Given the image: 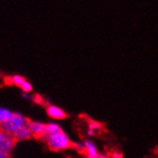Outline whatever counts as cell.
<instances>
[{
    "instance_id": "obj_5",
    "label": "cell",
    "mask_w": 158,
    "mask_h": 158,
    "mask_svg": "<svg viewBox=\"0 0 158 158\" xmlns=\"http://www.w3.org/2000/svg\"><path fill=\"white\" fill-rule=\"evenodd\" d=\"M46 111H47V114L49 117H51L52 119H56V120H61L66 117V113L64 111L57 106H53V105H48L47 108H46Z\"/></svg>"
},
{
    "instance_id": "obj_11",
    "label": "cell",
    "mask_w": 158,
    "mask_h": 158,
    "mask_svg": "<svg viewBox=\"0 0 158 158\" xmlns=\"http://www.w3.org/2000/svg\"><path fill=\"white\" fill-rule=\"evenodd\" d=\"M20 88L22 89L23 92L25 93H30L32 90H33V85H32V83L30 81H24L22 82V85H20Z\"/></svg>"
},
{
    "instance_id": "obj_14",
    "label": "cell",
    "mask_w": 158,
    "mask_h": 158,
    "mask_svg": "<svg viewBox=\"0 0 158 158\" xmlns=\"http://www.w3.org/2000/svg\"><path fill=\"white\" fill-rule=\"evenodd\" d=\"M111 158H123V155L122 153H120L118 152H115L112 153V156H111Z\"/></svg>"
},
{
    "instance_id": "obj_7",
    "label": "cell",
    "mask_w": 158,
    "mask_h": 158,
    "mask_svg": "<svg viewBox=\"0 0 158 158\" xmlns=\"http://www.w3.org/2000/svg\"><path fill=\"white\" fill-rule=\"evenodd\" d=\"M83 152H85L87 157H92L98 154V150L94 143H92L91 141H85L83 142Z\"/></svg>"
},
{
    "instance_id": "obj_12",
    "label": "cell",
    "mask_w": 158,
    "mask_h": 158,
    "mask_svg": "<svg viewBox=\"0 0 158 158\" xmlns=\"http://www.w3.org/2000/svg\"><path fill=\"white\" fill-rule=\"evenodd\" d=\"M89 128L92 129L93 131H101L102 129V125L98 122H95V121H92V122L89 123Z\"/></svg>"
},
{
    "instance_id": "obj_13",
    "label": "cell",
    "mask_w": 158,
    "mask_h": 158,
    "mask_svg": "<svg viewBox=\"0 0 158 158\" xmlns=\"http://www.w3.org/2000/svg\"><path fill=\"white\" fill-rule=\"evenodd\" d=\"M33 100L35 102V103H38V104H42V102H43L42 98L40 96H39V95H35V97H33Z\"/></svg>"
},
{
    "instance_id": "obj_4",
    "label": "cell",
    "mask_w": 158,
    "mask_h": 158,
    "mask_svg": "<svg viewBox=\"0 0 158 158\" xmlns=\"http://www.w3.org/2000/svg\"><path fill=\"white\" fill-rule=\"evenodd\" d=\"M26 126L30 129L33 136L36 138H44V124L40 122H34V121H28Z\"/></svg>"
},
{
    "instance_id": "obj_8",
    "label": "cell",
    "mask_w": 158,
    "mask_h": 158,
    "mask_svg": "<svg viewBox=\"0 0 158 158\" xmlns=\"http://www.w3.org/2000/svg\"><path fill=\"white\" fill-rule=\"evenodd\" d=\"M60 131V127L58 124L56 123H49L47 125H44V134L46 135H50L55 132H58Z\"/></svg>"
},
{
    "instance_id": "obj_10",
    "label": "cell",
    "mask_w": 158,
    "mask_h": 158,
    "mask_svg": "<svg viewBox=\"0 0 158 158\" xmlns=\"http://www.w3.org/2000/svg\"><path fill=\"white\" fill-rule=\"evenodd\" d=\"M24 81H25L24 77H22V76H20V75H15V76H13L12 79H11V81H12L13 85H16V86H19V87H20V85H22V82H23Z\"/></svg>"
},
{
    "instance_id": "obj_3",
    "label": "cell",
    "mask_w": 158,
    "mask_h": 158,
    "mask_svg": "<svg viewBox=\"0 0 158 158\" xmlns=\"http://www.w3.org/2000/svg\"><path fill=\"white\" fill-rule=\"evenodd\" d=\"M15 138L0 129V152L9 154L15 147Z\"/></svg>"
},
{
    "instance_id": "obj_2",
    "label": "cell",
    "mask_w": 158,
    "mask_h": 158,
    "mask_svg": "<svg viewBox=\"0 0 158 158\" xmlns=\"http://www.w3.org/2000/svg\"><path fill=\"white\" fill-rule=\"evenodd\" d=\"M27 122L28 120L23 115L19 113H12V115L9 117L7 121H5L2 125H0V129L13 136V134L17 129L26 126Z\"/></svg>"
},
{
    "instance_id": "obj_16",
    "label": "cell",
    "mask_w": 158,
    "mask_h": 158,
    "mask_svg": "<svg viewBox=\"0 0 158 158\" xmlns=\"http://www.w3.org/2000/svg\"><path fill=\"white\" fill-rule=\"evenodd\" d=\"M0 158H9V156H8V154L0 152Z\"/></svg>"
},
{
    "instance_id": "obj_6",
    "label": "cell",
    "mask_w": 158,
    "mask_h": 158,
    "mask_svg": "<svg viewBox=\"0 0 158 158\" xmlns=\"http://www.w3.org/2000/svg\"><path fill=\"white\" fill-rule=\"evenodd\" d=\"M13 137L15 138V140H27V139H30L31 137H33V134L30 131V129L28 128V127L24 126L19 129H17L13 134Z\"/></svg>"
},
{
    "instance_id": "obj_9",
    "label": "cell",
    "mask_w": 158,
    "mask_h": 158,
    "mask_svg": "<svg viewBox=\"0 0 158 158\" xmlns=\"http://www.w3.org/2000/svg\"><path fill=\"white\" fill-rule=\"evenodd\" d=\"M13 112H11L10 110L7 109V108H4V107H0V125H2L5 121H7L12 115Z\"/></svg>"
},
{
    "instance_id": "obj_15",
    "label": "cell",
    "mask_w": 158,
    "mask_h": 158,
    "mask_svg": "<svg viewBox=\"0 0 158 158\" xmlns=\"http://www.w3.org/2000/svg\"><path fill=\"white\" fill-rule=\"evenodd\" d=\"M87 158H111V157H109V156H107V155H105V154H97V155H95V156H92V157H87Z\"/></svg>"
},
{
    "instance_id": "obj_1",
    "label": "cell",
    "mask_w": 158,
    "mask_h": 158,
    "mask_svg": "<svg viewBox=\"0 0 158 158\" xmlns=\"http://www.w3.org/2000/svg\"><path fill=\"white\" fill-rule=\"evenodd\" d=\"M44 139L48 148L54 152L63 151L72 147V142L69 139V137L61 129L58 132H55L50 135H46Z\"/></svg>"
}]
</instances>
